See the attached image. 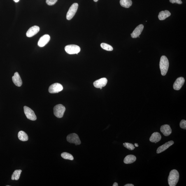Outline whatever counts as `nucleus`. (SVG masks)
<instances>
[{"label": "nucleus", "instance_id": "nucleus-33", "mask_svg": "<svg viewBox=\"0 0 186 186\" xmlns=\"http://www.w3.org/2000/svg\"><path fill=\"white\" fill-rule=\"evenodd\" d=\"M94 2H97L98 1V0H94Z\"/></svg>", "mask_w": 186, "mask_h": 186}, {"label": "nucleus", "instance_id": "nucleus-27", "mask_svg": "<svg viewBox=\"0 0 186 186\" xmlns=\"http://www.w3.org/2000/svg\"><path fill=\"white\" fill-rule=\"evenodd\" d=\"M180 127L182 129L186 130V121L183 120L181 121L180 123Z\"/></svg>", "mask_w": 186, "mask_h": 186}, {"label": "nucleus", "instance_id": "nucleus-22", "mask_svg": "<svg viewBox=\"0 0 186 186\" xmlns=\"http://www.w3.org/2000/svg\"><path fill=\"white\" fill-rule=\"evenodd\" d=\"M22 171L20 170H16L14 172L12 176V180H18L20 178V175Z\"/></svg>", "mask_w": 186, "mask_h": 186}, {"label": "nucleus", "instance_id": "nucleus-34", "mask_svg": "<svg viewBox=\"0 0 186 186\" xmlns=\"http://www.w3.org/2000/svg\"><path fill=\"white\" fill-rule=\"evenodd\" d=\"M100 89H103V88H100Z\"/></svg>", "mask_w": 186, "mask_h": 186}, {"label": "nucleus", "instance_id": "nucleus-10", "mask_svg": "<svg viewBox=\"0 0 186 186\" xmlns=\"http://www.w3.org/2000/svg\"><path fill=\"white\" fill-rule=\"evenodd\" d=\"M50 36L49 35H44L39 40L38 43V46L41 47L45 46L50 41Z\"/></svg>", "mask_w": 186, "mask_h": 186}, {"label": "nucleus", "instance_id": "nucleus-29", "mask_svg": "<svg viewBox=\"0 0 186 186\" xmlns=\"http://www.w3.org/2000/svg\"><path fill=\"white\" fill-rule=\"evenodd\" d=\"M134 185H132V184H127V185H124V186H134Z\"/></svg>", "mask_w": 186, "mask_h": 186}, {"label": "nucleus", "instance_id": "nucleus-8", "mask_svg": "<svg viewBox=\"0 0 186 186\" xmlns=\"http://www.w3.org/2000/svg\"><path fill=\"white\" fill-rule=\"evenodd\" d=\"M63 89L62 86L59 83L52 84L49 88V92L51 94H55L61 92Z\"/></svg>", "mask_w": 186, "mask_h": 186}, {"label": "nucleus", "instance_id": "nucleus-15", "mask_svg": "<svg viewBox=\"0 0 186 186\" xmlns=\"http://www.w3.org/2000/svg\"><path fill=\"white\" fill-rule=\"evenodd\" d=\"M160 131L164 136H169L172 133L171 128L168 124H165L161 126Z\"/></svg>", "mask_w": 186, "mask_h": 186}, {"label": "nucleus", "instance_id": "nucleus-23", "mask_svg": "<svg viewBox=\"0 0 186 186\" xmlns=\"http://www.w3.org/2000/svg\"><path fill=\"white\" fill-rule=\"evenodd\" d=\"M61 156L63 159L66 160H73L74 159V158L73 156L71 154L68 153L67 152H63L61 154Z\"/></svg>", "mask_w": 186, "mask_h": 186}, {"label": "nucleus", "instance_id": "nucleus-32", "mask_svg": "<svg viewBox=\"0 0 186 186\" xmlns=\"http://www.w3.org/2000/svg\"><path fill=\"white\" fill-rule=\"evenodd\" d=\"M14 1L16 3H17L19 2V0H14Z\"/></svg>", "mask_w": 186, "mask_h": 186}, {"label": "nucleus", "instance_id": "nucleus-6", "mask_svg": "<svg viewBox=\"0 0 186 186\" xmlns=\"http://www.w3.org/2000/svg\"><path fill=\"white\" fill-rule=\"evenodd\" d=\"M67 140L69 143L75 144V145H80L81 143L79 138L76 133H73L68 135Z\"/></svg>", "mask_w": 186, "mask_h": 186}, {"label": "nucleus", "instance_id": "nucleus-26", "mask_svg": "<svg viewBox=\"0 0 186 186\" xmlns=\"http://www.w3.org/2000/svg\"><path fill=\"white\" fill-rule=\"evenodd\" d=\"M57 1L58 0H46V3L47 5L52 6L55 5Z\"/></svg>", "mask_w": 186, "mask_h": 186}, {"label": "nucleus", "instance_id": "nucleus-12", "mask_svg": "<svg viewBox=\"0 0 186 186\" xmlns=\"http://www.w3.org/2000/svg\"><path fill=\"white\" fill-rule=\"evenodd\" d=\"M40 30V28L38 26H34L29 29L26 33V36L28 37H32L38 33Z\"/></svg>", "mask_w": 186, "mask_h": 186}, {"label": "nucleus", "instance_id": "nucleus-11", "mask_svg": "<svg viewBox=\"0 0 186 186\" xmlns=\"http://www.w3.org/2000/svg\"><path fill=\"white\" fill-rule=\"evenodd\" d=\"M108 80L105 78H103L96 80L94 83L95 87L97 88H100L104 87L107 83Z\"/></svg>", "mask_w": 186, "mask_h": 186}, {"label": "nucleus", "instance_id": "nucleus-25", "mask_svg": "<svg viewBox=\"0 0 186 186\" xmlns=\"http://www.w3.org/2000/svg\"><path fill=\"white\" fill-rule=\"evenodd\" d=\"M124 146L130 150H133L135 149L134 145L132 144L129 143H123Z\"/></svg>", "mask_w": 186, "mask_h": 186}, {"label": "nucleus", "instance_id": "nucleus-20", "mask_svg": "<svg viewBox=\"0 0 186 186\" xmlns=\"http://www.w3.org/2000/svg\"><path fill=\"white\" fill-rule=\"evenodd\" d=\"M19 140L22 141H27L29 140V137L24 132L22 131H19L18 134Z\"/></svg>", "mask_w": 186, "mask_h": 186}, {"label": "nucleus", "instance_id": "nucleus-30", "mask_svg": "<svg viewBox=\"0 0 186 186\" xmlns=\"http://www.w3.org/2000/svg\"><path fill=\"white\" fill-rule=\"evenodd\" d=\"M118 184H117V182H115V183H114L113 184V186H118Z\"/></svg>", "mask_w": 186, "mask_h": 186}, {"label": "nucleus", "instance_id": "nucleus-13", "mask_svg": "<svg viewBox=\"0 0 186 186\" xmlns=\"http://www.w3.org/2000/svg\"><path fill=\"white\" fill-rule=\"evenodd\" d=\"M144 29V26L143 24L138 26L131 34V37L133 38L138 37L143 31Z\"/></svg>", "mask_w": 186, "mask_h": 186}, {"label": "nucleus", "instance_id": "nucleus-18", "mask_svg": "<svg viewBox=\"0 0 186 186\" xmlns=\"http://www.w3.org/2000/svg\"><path fill=\"white\" fill-rule=\"evenodd\" d=\"M171 15V13L167 10H164L160 12L158 18L160 20H164Z\"/></svg>", "mask_w": 186, "mask_h": 186}, {"label": "nucleus", "instance_id": "nucleus-7", "mask_svg": "<svg viewBox=\"0 0 186 186\" xmlns=\"http://www.w3.org/2000/svg\"><path fill=\"white\" fill-rule=\"evenodd\" d=\"M24 111L26 117L27 119L32 121L36 120L37 119L36 116L35 112L30 108L27 106L24 107Z\"/></svg>", "mask_w": 186, "mask_h": 186}, {"label": "nucleus", "instance_id": "nucleus-14", "mask_svg": "<svg viewBox=\"0 0 186 186\" xmlns=\"http://www.w3.org/2000/svg\"><path fill=\"white\" fill-rule=\"evenodd\" d=\"M174 143V142L173 141H170L164 143V145H161L157 148V153H161L164 151L169 147L173 145Z\"/></svg>", "mask_w": 186, "mask_h": 186}, {"label": "nucleus", "instance_id": "nucleus-2", "mask_svg": "<svg viewBox=\"0 0 186 186\" xmlns=\"http://www.w3.org/2000/svg\"><path fill=\"white\" fill-rule=\"evenodd\" d=\"M169 67V62L166 56H163L161 57L160 62V68L161 75L163 76L165 75L167 73Z\"/></svg>", "mask_w": 186, "mask_h": 186}, {"label": "nucleus", "instance_id": "nucleus-31", "mask_svg": "<svg viewBox=\"0 0 186 186\" xmlns=\"http://www.w3.org/2000/svg\"><path fill=\"white\" fill-rule=\"evenodd\" d=\"M134 145H135V146H136V147H138V144L137 143H135Z\"/></svg>", "mask_w": 186, "mask_h": 186}, {"label": "nucleus", "instance_id": "nucleus-1", "mask_svg": "<svg viewBox=\"0 0 186 186\" xmlns=\"http://www.w3.org/2000/svg\"><path fill=\"white\" fill-rule=\"evenodd\" d=\"M179 179V174L176 170H173L170 171L168 178V185L170 186H176Z\"/></svg>", "mask_w": 186, "mask_h": 186}, {"label": "nucleus", "instance_id": "nucleus-16", "mask_svg": "<svg viewBox=\"0 0 186 186\" xmlns=\"http://www.w3.org/2000/svg\"><path fill=\"white\" fill-rule=\"evenodd\" d=\"M12 80L15 85L17 86L20 87L22 86V81L18 73H15L14 75L12 77Z\"/></svg>", "mask_w": 186, "mask_h": 186}, {"label": "nucleus", "instance_id": "nucleus-24", "mask_svg": "<svg viewBox=\"0 0 186 186\" xmlns=\"http://www.w3.org/2000/svg\"><path fill=\"white\" fill-rule=\"evenodd\" d=\"M101 47L103 50L108 51H111L113 50V48L111 45L108 44L103 43L101 44Z\"/></svg>", "mask_w": 186, "mask_h": 186}, {"label": "nucleus", "instance_id": "nucleus-9", "mask_svg": "<svg viewBox=\"0 0 186 186\" xmlns=\"http://www.w3.org/2000/svg\"><path fill=\"white\" fill-rule=\"evenodd\" d=\"M185 82V79L183 77H179L177 78L173 84L174 89L176 90H179L181 89Z\"/></svg>", "mask_w": 186, "mask_h": 186}, {"label": "nucleus", "instance_id": "nucleus-5", "mask_svg": "<svg viewBox=\"0 0 186 186\" xmlns=\"http://www.w3.org/2000/svg\"><path fill=\"white\" fill-rule=\"evenodd\" d=\"M78 7V3H75L70 7L67 14L66 18L68 20H71L74 16Z\"/></svg>", "mask_w": 186, "mask_h": 186}, {"label": "nucleus", "instance_id": "nucleus-17", "mask_svg": "<svg viewBox=\"0 0 186 186\" xmlns=\"http://www.w3.org/2000/svg\"><path fill=\"white\" fill-rule=\"evenodd\" d=\"M161 139V136L160 133L157 132H154L150 138V141L152 143H157L160 141Z\"/></svg>", "mask_w": 186, "mask_h": 186}, {"label": "nucleus", "instance_id": "nucleus-28", "mask_svg": "<svg viewBox=\"0 0 186 186\" xmlns=\"http://www.w3.org/2000/svg\"><path fill=\"white\" fill-rule=\"evenodd\" d=\"M170 2L172 3H176L179 4H181L182 3L181 0H170Z\"/></svg>", "mask_w": 186, "mask_h": 186}, {"label": "nucleus", "instance_id": "nucleus-3", "mask_svg": "<svg viewBox=\"0 0 186 186\" xmlns=\"http://www.w3.org/2000/svg\"><path fill=\"white\" fill-rule=\"evenodd\" d=\"M66 108L61 104L56 105L54 108V115L58 118H60L64 116Z\"/></svg>", "mask_w": 186, "mask_h": 186}, {"label": "nucleus", "instance_id": "nucleus-21", "mask_svg": "<svg viewBox=\"0 0 186 186\" xmlns=\"http://www.w3.org/2000/svg\"><path fill=\"white\" fill-rule=\"evenodd\" d=\"M120 4L124 7L129 8L132 5L131 0H120Z\"/></svg>", "mask_w": 186, "mask_h": 186}, {"label": "nucleus", "instance_id": "nucleus-4", "mask_svg": "<svg viewBox=\"0 0 186 186\" xmlns=\"http://www.w3.org/2000/svg\"><path fill=\"white\" fill-rule=\"evenodd\" d=\"M65 50L67 53L70 55L78 54L80 51V47L75 45H66L65 47Z\"/></svg>", "mask_w": 186, "mask_h": 186}, {"label": "nucleus", "instance_id": "nucleus-19", "mask_svg": "<svg viewBox=\"0 0 186 186\" xmlns=\"http://www.w3.org/2000/svg\"><path fill=\"white\" fill-rule=\"evenodd\" d=\"M136 160V156L133 155H128L125 157L124 160V164H132Z\"/></svg>", "mask_w": 186, "mask_h": 186}]
</instances>
